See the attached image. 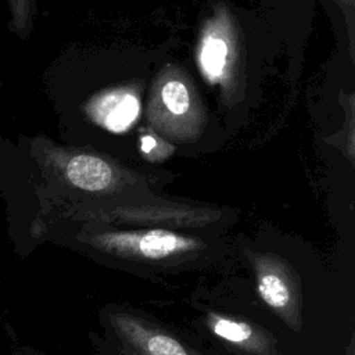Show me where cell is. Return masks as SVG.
<instances>
[{
    "label": "cell",
    "instance_id": "cell-1",
    "mask_svg": "<svg viewBox=\"0 0 355 355\" xmlns=\"http://www.w3.org/2000/svg\"><path fill=\"white\" fill-rule=\"evenodd\" d=\"M67 176L68 180L79 189L98 191L110 184L112 171L101 158L83 154L69 159L67 165Z\"/></svg>",
    "mask_w": 355,
    "mask_h": 355
},
{
    "label": "cell",
    "instance_id": "cell-5",
    "mask_svg": "<svg viewBox=\"0 0 355 355\" xmlns=\"http://www.w3.org/2000/svg\"><path fill=\"white\" fill-rule=\"evenodd\" d=\"M258 291L262 300L272 308H284L290 300L287 284L275 273H265L259 277Z\"/></svg>",
    "mask_w": 355,
    "mask_h": 355
},
{
    "label": "cell",
    "instance_id": "cell-3",
    "mask_svg": "<svg viewBox=\"0 0 355 355\" xmlns=\"http://www.w3.org/2000/svg\"><path fill=\"white\" fill-rule=\"evenodd\" d=\"M184 247H187L186 240L162 230L148 232L139 241V250L147 258H162Z\"/></svg>",
    "mask_w": 355,
    "mask_h": 355
},
{
    "label": "cell",
    "instance_id": "cell-8",
    "mask_svg": "<svg viewBox=\"0 0 355 355\" xmlns=\"http://www.w3.org/2000/svg\"><path fill=\"white\" fill-rule=\"evenodd\" d=\"M214 330L218 336H220L229 341H234V343L244 341L251 336V329L248 324L225 320V319L218 320L216 324L214 326Z\"/></svg>",
    "mask_w": 355,
    "mask_h": 355
},
{
    "label": "cell",
    "instance_id": "cell-9",
    "mask_svg": "<svg viewBox=\"0 0 355 355\" xmlns=\"http://www.w3.org/2000/svg\"><path fill=\"white\" fill-rule=\"evenodd\" d=\"M147 349L150 355H187L176 340L164 334L153 336L147 343Z\"/></svg>",
    "mask_w": 355,
    "mask_h": 355
},
{
    "label": "cell",
    "instance_id": "cell-4",
    "mask_svg": "<svg viewBox=\"0 0 355 355\" xmlns=\"http://www.w3.org/2000/svg\"><path fill=\"white\" fill-rule=\"evenodd\" d=\"M226 55H227V47L222 39H216V37L207 39L202 44V50L200 55L201 67L204 72L212 79L219 76L225 68Z\"/></svg>",
    "mask_w": 355,
    "mask_h": 355
},
{
    "label": "cell",
    "instance_id": "cell-10",
    "mask_svg": "<svg viewBox=\"0 0 355 355\" xmlns=\"http://www.w3.org/2000/svg\"><path fill=\"white\" fill-rule=\"evenodd\" d=\"M154 147H155V140H154L153 137L146 136V137L141 139V148H143V151L148 153V151H151Z\"/></svg>",
    "mask_w": 355,
    "mask_h": 355
},
{
    "label": "cell",
    "instance_id": "cell-7",
    "mask_svg": "<svg viewBox=\"0 0 355 355\" xmlns=\"http://www.w3.org/2000/svg\"><path fill=\"white\" fill-rule=\"evenodd\" d=\"M11 12V26L19 35L29 28L32 0H7Z\"/></svg>",
    "mask_w": 355,
    "mask_h": 355
},
{
    "label": "cell",
    "instance_id": "cell-2",
    "mask_svg": "<svg viewBox=\"0 0 355 355\" xmlns=\"http://www.w3.org/2000/svg\"><path fill=\"white\" fill-rule=\"evenodd\" d=\"M139 110L140 105L135 96L129 93H114L100 101L97 115L107 129L122 132L136 121Z\"/></svg>",
    "mask_w": 355,
    "mask_h": 355
},
{
    "label": "cell",
    "instance_id": "cell-6",
    "mask_svg": "<svg viewBox=\"0 0 355 355\" xmlns=\"http://www.w3.org/2000/svg\"><path fill=\"white\" fill-rule=\"evenodd\" d=\"M162 100L166 108L176 115L184 114L190 105V96L186 86L178 80H171L162 87Z\"/></svg>",
    "mask_w": 355,
    "mask_h": 355
}]
</instances>
